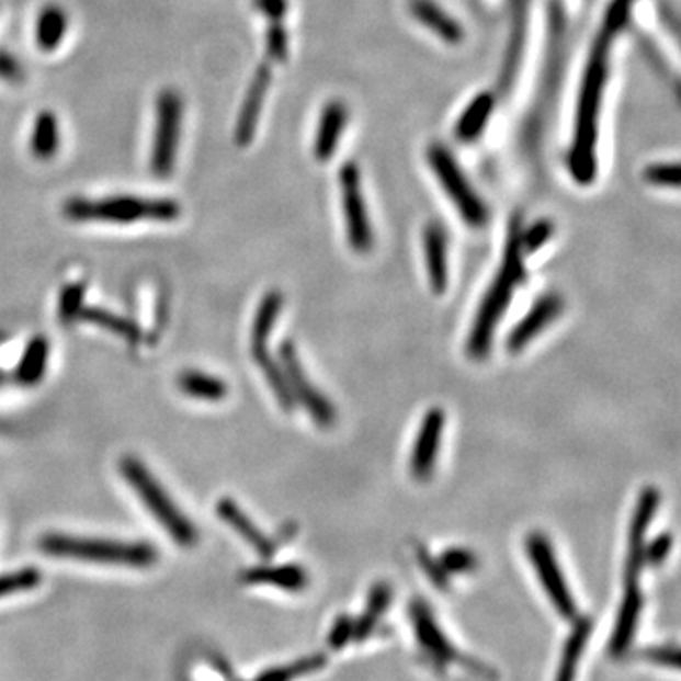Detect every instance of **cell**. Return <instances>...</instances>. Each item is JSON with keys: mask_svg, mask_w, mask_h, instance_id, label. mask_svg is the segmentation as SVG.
I'll use <instances>...</instances> for the list:
<instances>
[{"mask_svg": "<svg viewBox=\"0 0 681 681\" xmlns=\"http://www.w3.org/2000/svg\"><path fill=\"white\" fill-rule=\"evenodd\" d=\"M615 33L602 29L592 46L591 57L587 63L586 76L579 93L578 117H576V137L570 151L571 177L578 184H591L597 177V137H599V114L608 78V56L612 48Z\"/></svg>", "mask_w": 681, "mask_h": 681, "instance_id": "cell-1", "label": "cell"}, {"mask_svg": "<svg viewBox=\"0 0 681 681\" xmlns=\"http://www.w3.org/2000/svg\"><path fill=\"white\" fill-rule=\"evenodd\" d=\"M523 224L521 216H515L510 224V234L503 252L502 269L498 271L495 283L483 297L481 307L477 310L474 328L468 338V354L472 359L481 360L489 356L490 343L495 338L496 324L502 318L510 305L513 290L524 281L523 263Z\"/></svg>", "mask_w": 681, "mask_h": 681, "instance_id": "cell-2", "label": "cell"}, {"mask_svg": "<svg viewBox=\"0 0 681 681\" xmlns=\"http://www.w3.org/2000/svg\"><path fill=\"white\" fill-rule=\"evenodd\" d=\"M65 218L72 222H106V224H137V222H174L182 208L174 200H151L143 195H111L99 200L72 197L63 205Z\"/></svg>", "mask_w": 681, "mask_h": 681, "instance_id": "cell-3", "label": "cell"}, {"mask_svg": "<svg viewBox=\"0 0 681 681\" xmlns=\"http://www.w3.org/2000/svg\"><path fill=\"white\" fill-rule=\"evenodd\" d=\"M38 549L52 557L76 558L97 565L150 568L158 563V549L146 542H116L99 537L46 534L38 542Z\"/></svg>", "mask_w": 681, "mask_h": 681, "instance_id": "cell-4", "label": "cell"}, {"mask_svg": "<svg viewBox=\"0 0 681 681\" xmlns=\"http://www.w3.org/2000/svg\"><path fill=\"white\" fill-rule=\"evenodd\" d=\"M120 474L124 475L125 481L129 483L140 500L150 511L151 517L158 521L167 534L180 545V547H193L200 540L197 530L192 521L172 502L171 496L163 489V485L148 472L145 464L135 456H124L120 461Z\"/></svg>", "mask_w": 681, "mask_h": 681, "instance_id": "cell-5", "label": "cell"}, {"mask_svg": "<svg viewBox=\"0 0 681 681\" xmlns=\"http://www.w3.org/2000/svg\"><path fill=\"white\" fill-rule=\"evenodd\" d=\"M182 122H184V99L172 88L161 90L156 99V127L150 154V171L158 179H169L174 171Z\"/></svg>", "mask_w": 681, "mask_h": 681, "instance_id": "cell-6", "label": "cell"}, {"mask_svg": "<svg viewBox=\"0 0 681 681\" xmlns=\"http://www.w3.org/2000/svg\"><path fill=\"white\" fill-rule=\"evenodd\" d=\"M428 163L432 167L441 186L447 192L466 224L481 227L487 224V207L483 205L479 195L469 186L468 180L462 174L461 167L454 161L451 151L443 145H432L428 148Z\"/></svg>", "mask_w": 681, "mask_h": 681, "instance_id": "cell-7", "label": "cell"}, {"mask_svg": "<svg viewBox=\"0 0 681 681\" xmlns=\"http://www.w3.org/2000/svg\"><path fill=\"white\" fill-rule=\"evenodd\" d=\"M524 547L555 610L566 620H576V602L563 576V570L558 566L555 551L551 547L549 537L544 536L542 532H532L526 537Z\"/></svg>", "mask_w": 681, "mask_h": 681, "instance_id": "cell-8", "label": "cell"}, {"mask_svg": "<svg viewBox=\"0 0 681 681\" xmlns=\"http://www.w3.org/2000/svg\"><path fill=\"white\" fill-rule=\"evenodd\" d=\"M279 362L283 365L286 378H288L290 388L296 401H299L305 411L313 417L318 427L330 428L338 413L336 407L331 406L330 399L326 398L317 386L309 381V375L305 372L299 356H297L296 347L292 341H284L279 351Z\"/></svg>", "mask_w": 681, "mask_h": 681, "instance_id": "cell-9", "label": "cell"}, {"mask_svg": "<svg viewBox=\"0 0 681 681\" xmlns=\"http://www.w3.org/2000/svg\"><path fill=\"white\" fill-rule=\"evenodd\" d=\"M341 182V197H343L344 224H347V237L351 247L356 252H370L373 247V231L367 208H365L364 195L360 188V171L356 163H344L339 172Z\"/></svg>", "mask_w": 681, "mask_h": 681, "instance_id": "cell-10", "label": "cell"}, {"mask_svg": "<svg viewBox=\"0 0 681 681\" xmlns=\"http://www.w3.org/2000/svg\"><path fill=\"white\" fill-rule=\"evenodd\" d=\"M661 503V492L655 487L642 490L636 510H634L631 530H628V553H626V583H638L644 568V547H646L647 529L654 523L655 513Z\"/></svg>", "mask_w": 681, "mask_h": 681, "instance_id": "cell-11", "label": "cell"}, {"mask_svg": "<svg viewBox=\"0 0 681 681\" xmlns=\"http://www.w3.org/2000/svg\"><path fill=\"white\" fill-rule=\"evenodd\" d=\"M445 430V413L440 407H432L420 422L419 434L411 454V474L419 481H427L434 472L441 438Z\"/></svg>", "mask_w": 681, "mask_h": 681, "instance_id": "cell-12", "label": "cell"}, {"mask_svg": "<svg viewBox=\"0 0 681 681\" xmlns=\"http://www.w3.org/2000/svg\"><path fill=\"white\" fill-rule=\"evenodd\" d=\"M271 61H265L256 69L254 78L248 86L247 95L242 101L241 112L235 125V143L239 146H248L254 140L256 129L260 124L263 103L268 97L269 86H271Z\"/></svg>", "mask_w": 681, "mask_h": 681, "instance_id": "cell-13", "label": "cell"}, {"mask_svg": "<svg viewBox=\"0 0 681 681\" xmlns=\"http://www.w3.org/2000/svg\"><path fill=\"white\" fill-rule=\"evenodd\" d=\"M411 620H413L417 640H419L420 646L427 649V654L434 659L435 665L445 667L449 662L461 659L456 647L447 640V636L441 631L434 613L430 612L427 602L415 600L411 604Z\"/></svg>", "mask_w": 681, "mask_h": 681, "instance_id": "cell-14", "label": "cell"}, {"mask_svg": "<svg viewBox=\"0 0 681 681\" xmlns=\"http://www.w3.org/2000/svg\"><path fill=\"white\" fill-rule=\"evenodd\" d=\"M563 307L565 303L558 294H545L540 297L534 303V307L524 315L523 320L511 330L510 338H508V351L511 354H519L523 351L530 341L537 338L540 331L547 328L563 313Z\"/></svg>", "mask_w": 681, "mask_h": 681, "instance_id": "cell-15", "label": "cell"}, {"mask_svg": "<svg viewBox=\"0 0 681 681\" xmlns=\"http://www.w3.org/2000/svg\"><path fill=\"white\" fill-rule=\"evenodd\" d=\"M642 605H644V597H642L638 583H626L625 597L621 602L620 615H617V623H615L612 642H610V651L613 657L625 655L628 646L633 644L634 633L640 621Z\"/></svg>", "mask_w": 681, "mask_h": 681, "instance_id": "cell-16", "label": "cell"}, {"mask_svg": "<svg viewBox=\"0 0 681 681\" xmlns=\"http://www.w3.org/2000/svg\"><path fill=\"white\" fill-rule=\"evenodd\" d=\"M216 511L222 521L229 524L256 553H260L263 558L275 555V544L252 523V519L231 498H222Z\"/></svg>", "mask_w": 681, "mask_h": 681, "instance_id": "cell-17", "label": "cell"}, {"mask_svg": "<svg viewBox=\"0 0 681 681\" xmlns=\"http://www.w3.org/2000/svg\"><path fill=\"white\" fill-rule=\"evenodd\" d=\"M347 106L343 101H330L324 106L320 124H318L317 137H315V158L318 161H328L333 158L338 150L339 140L347 125Z\"/></svg>", "mask_w": 681, "mask_h": 681, "instance_id": "cell-18", "label": "cell"}, {"mask_svg": "<svg viewBox=\"0 0 681 681\" xmlns=\"http://www.w3.org/2000/svg\"><path fill=\"white\" fill-rule=\"evenodd\" d=\"M428 276L435 296H443L449 284L447 237L440 224H428L424 229Z\"/></svg>", "mask_w": 681, "mask_h": 681, "instance_id": "cell-19", "label": "cell"}, {"mask_svg": "<svg viewBox=\"0 0 681 681\" xmlns=\"http://www.w3.org/2000/svg\"><path fill=\"white\" fill-rule=\"evenodd\" d=\"M409 10L415 20L440 36L441 41L449 42V44H461L464 41L466 36L464 27L443 8L438 7L434 0H409Z\"/></svg>", "mask_w": 681, "mask_h": 681, "instance_id": "cell-20", "label": "cell"}, {"mask_svg": "<svg viewBox=\"0 0 681 681\" xmlns=\"http://www.w3.org/2000/svg\"><path fill=\"white\" fill-rule=\"evenodd\" d=\"M242 581L248 586L281 587L284 591H303L309 586V576L302 566H256L242 574Z\"/></svg>", "mask_w": 681, "mask_h": 681, "instance_id": "cell-21", "label": "cell"}, {"mask_svg": "<svg viewBox=\"0 0 681 681\" xmlns=\"http://www.w3.org/2000/svg\"><path fill=\"white\" fill-rule=\"evenodd\" d=\"M59 146H61L59 120L54 112H41L29 138V150L38 161H49L56 158Z\"/></svg>", "mask_w": 681, "mask_h": 681, "instance_id": "cell-22", "label": "cell"}, {"mask_svg": "<svg viewBox=\"0 0 681 681\" xmlns=\"http://www.w3.org/2000/svg\"><path fill=\"white\" fill-rule=\"evenodd\" d=\"M69 31V15L65 8L48 4L41 10L36 20V44L41 52L52 54L61 46Z\"/></svg>", "mask_w": 681, "mask_h": 681, "instance_id": "cell-23", "label": "cell"}, {"mask_svg": "<svg viewBox=\"0 0 681 681\" xmlns=\"http://www.w3.org/2000/svg\"><path fill=\"white\" fill-rule=\"evenodd\" d=\"M283 303V294L276 292V290L263 296L260 307L256 310L254 322H252V336H250L252 354L268 351V341L271 338V333H273L276 320L281 317Z\"/></svg>", "mask_w": 681, "mask_h": 681, "instance_id": "cell-24", "label": "cell"}, {"mask_svg": "<svg viewBox=\"0 0 681 681\" xmlns=\"http://www.w3.org/2000/svg\"><path fill=\"white\" fill-rule=\"evenodd\" d=\"M592 633L591 617H578L574 623L570 636L566 640L565 654L558 665L557 678L555 681H576L578 674V665L583 649H586L587 640Z\"/></svg>", "mask_w": 681, "mask_h": 681, "instance_id": "cell-25", "label": "cell"}, {"mask_svg": "<svg viewBox=\"0 0 681 681\" xmlns=\"http://www.w3.org/2000/svg\"><path fill=\"white\" fill-rule=\"evenodd\" d=\"M252 359H254L256 365L262 370L263 377L268 381L269 388L275 394L279 406L283 407L286 413L294 411L296 398L292 394L288 378H286V373H284L281 362H276L268 351L256 352V354H252Z\"/></svg>", "mask_w": 681, "mask_h": 681, "instance_id": "cell-26", "label": "cell"}, {"mask_svg": "<svg viewBox=\"0 0 681 681\" xmlns=\"http://www.w3.org/2000/svg\"><path fill=\"white\" fill-rule=\"evenodd\" d=\"M177 386L190 398L203 401H222L227 396V385L222 378L203 372L180 373Z\"/></svg>", "mask_w": 681, "mask_h": 681, "instance_id": "cell-27", "label": "cell"}, {"mask_svg": "<svg viewBox=\"0 0 681 681\" xmlns=\"http://www.w3.org/2000/svg\"><path fill=\"white\" fill-rule=\"evenodd\" d=\"M495 109V99L490 93H481L475 97L466 112L462 114L461 122L456 125V135L464 143H474L475 138H479L483 129L487 127L490 112Z\"/></svg>", "mask_w": 681, "mask_h": 681, "instance_id": "cell-28", "label": "cell"}, {"mask_svg": "<svg viewBox=\"0 0 681 681\" xmlns=\"http://www.w3.org/2000/svg\"><path fill=\"white\" fill-rule=\"evenodd\" d=\"M76 320L80 322L95 324L99 328L116 333L117 338L125 339L127 343H138L140 339V330L132 320L124 317H117L111 310L99 309V307H82Z\"/></svg>", "mask_w": 681, "mask_h": 681, "instance_id": "cell-29", "label": "cell"}, {"mask_svg": "<svg viewBox=\"0 0 681 681\" xmlns=\"http://www.w3.org/2000/svg\"><path fill=\"white\" fill-rule=\"evenodd\" d=\"M393 600V589L386 583H377L373 586L367 599V612L360 615L359 621H354V634L352 640L364 642L370 638L373 628L377 625L378 617L388 610V604Z\"/></svg>", "mask_w": 681, "mask_h": 681, "instance_id": "cell-30", "label": "cell"}, {"mask_svg": "<svg viewBox=\"0 0 681 681\" xmlns=\"http://www.w3.org/2000/svg\"><path fill=\"white\" fill-rule=\"evenodd\" d=\"M49 344L48 339L35 338L27 344V349L21 356L15 378L21 385H36L48 365Z\"/></svg>", "mask_w": 681, "mask_h": 681, "instance_id": "cell-31", "label": "cell"}, {"mask_svg": "<svg viewBox=\"0 0 681 681\" xmlns=\"http://www.w3.org/2000/svg\"><path fill=\"white\" fill-rule=\"evenodd\" d=\"M324 665H326V657L324 655H310V657L299 659V661L286 665V667L269 668V670L258 676L254 681H292L299 678V676L317 672Z\"/></svg>", "mask_w": 681, "mask_h": 681, "instance_id": "cell-32", "label": "cell"}, {"mask_svg": "<svg viewBox=\"0 0 681 681\" xmlns=\"http://www.w3.org/2000/svg\"><path fill=\"white\" fill-rule=\"evenodd\" d=\"M288 31L284 29L283 18H269L265 31V59L271 63H286L290 54Z\"/></svg>", "mask_w": 681, "mask_h": 681, "instance_id": "cell-33", "label": "cell"}, {"mask_svg": "<svg viewBox=\"0 0 681 681\" xmlns=\"http://www.w3.org/2000/svg\"><path fill=\"white\" fill-rule=\"evenodd\" d=\"M42 583L41 570L36 568H21L0 576V599L12 597L18 592L33 591Z\"/></svg>", "mask_w": 681, "mask_h": 681, "instance_id": "cell-34", "label": "cell"}, {"mask_svg": "<svg viewBox=\"0 0 681 681\" xmlns=\"http://www.w3.org/2000/svg\"><path fill=\"white\" fill-rule=\"evenodd\" d=\"M438 560H440L441 568L447 574H464V571L474 570L475 563H477L474 553L462 549V547H451V549L443 551Z\"/></svg>", "mask_w": 681, "mask_h": 681, "instance_id": "cell-35", "label": "cell"}, {"mask_svg": "<svg viewBox=\"0 0 681 681\" xmlns=\"http://www.w3.org/2000/svg\"><path fill=\"white\" fill-rule=\"evenodd\" d=\"M644 180L647 184L661 188L680 186V166L678 163H655L646 167Z\"/></svg>", "mask_w": 681, "mask_h": 681, "instance_id": "cell-36", "label": "cell"}, {"mask_svg": "<svg viewBox=\"0 0 681 681\" xmlns=\"http://www.w3.org/2000/svg\"><path fill=\"white\" fill-rule=\"evenodd\" d=\"M555 231V226L551 220H537L532 226L521 234V241H523V252H536L540 248L544 247L545 242L549 241Z\"/></svg>", "mask_w": 681, "mask_h": 681, "instance_id": "cell-37", "label": "cell"}, {"mask_svg": "<svg viewBox=\"0 0 681 681\" xmlns=\"http://www.w3.org/2000/svg\"><path fill=\"white\" fill-rule=\"evenodd\" d=\"M83 284H70L65 288L59 299V317L63 322L76 320L78 313L82 309Z\"/></svg>", "mask_w": 681, "mask_h": 681, "instance_id": "cell-38", "label": "cell"}, {"mask_svg": "<svg viewBox=\"0 0 681 681\" xmlns=\"http://www.w3.org/2000/svg\"><path fill=\"white\" fill-rule=\"evenodd\" d=\"M672 544H674V540H672V534H659V536L651 540V544H647L644 547V565L649 566H659L665 563V558L670 555V551H672Z\"/></svg>", "mask_w": 681, "mask_h": 681, "instance_id": "cell-39", "label": "cell"}, {"mask_svg": "<svg viewBox=\"0 0 681 681\" xmlns=\"http://www.w3.org/2000/svg\"><path fill=\"white\" fill-rule=\"evenodd\" d=\"M417 555H419V563L424 571L428 574V578L430 581L434 583L435 587H441V589H447L449 587V574L443 570L440 565V560L438 558L432 557L430 553H428L424 547H419L417 549Z\"/></svg>", "mask_w": 681, "mask_h": 681, "instance_id": "cell-40", "label": "cell"}, {"mask_svg": "<svg viewBox=\"0 0 681 681\" xmlns=\"http://www.w3.org/2000/svg\"><path fill=\"white\" fill-rule=\"evenodd\" d=\"M352 634H354V620L349 615H339L331 626L328 644H330L331 649H341L344 644L352 640Z\"/></svg>", "mask_w": 681, "mask_h": 681, "instance_id": "cell-41", "label": "cell"}, {"mask_svg": "<svg viewBox=\"0 0 681 681\" xmlns=\"http://www.w3.org/2000/svg\"><path fill=\"white\" fill-rule=\"evenodd\" d=\"M631 7H633V0H613L612 7L608 10V15H605L604 27L612 29L613 33H617L628 20Z\"/></svg>", "mask_w": 681, "mask_h": 681, "instance_id": "cell-42", "label": "cell"}, {"mask_svg": "<svg viewBox=\"0 0 681 681\" xmlns=\"http://www.w3.org/2000/svg\"><path fill=\"white\" fill-rule=\"evenodd\" d=\"M23 76H25V70L21 67V63L12 54L0 49V80L15 83L21 82Z\"/></svg>", "mask_w": 681, "mask_h": 681, "instance_id": "cell-43", "label": "cell"}, {"mask_svg": "<svg viewBox=\"0 0 681 681\" xmlns=\"http://www.w3.org/2000/svg\"><path fill=\"white\" fill-rule=\"evenodd\" d=\"M644 657L649 659V661L661 665V667H680V654H678L676 647H651V649H646V651H644Z\"/></svg>", "mask_w": 681, "mask_h": 681, "instance_id": "cell-44", "label": "cell"}, {"mask_svg": "<svg viewBox=\"0 0 681 681\" xmlns=\"http://www.w3.org/2000/svg\"><path fill=\"white\" fill-rule=\"evenodd\" d=\"M256 10H260L265 20L269 18H283L288 12V0H254Z\"/></svg>", "mask_w": 681, "mask_h": 681, "instance_id": "cell-45", "label": "cell"}]
</instances>
